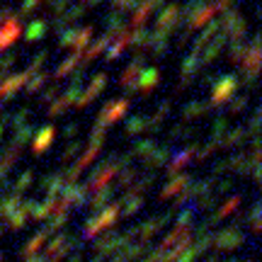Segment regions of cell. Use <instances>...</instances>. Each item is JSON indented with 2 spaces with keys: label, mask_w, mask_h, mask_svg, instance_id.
I'll list each match as a JSON object with an SVG mask.
<instances>
[{
  "label": "cell",
  "mask_w": 262,
  "mask_h": 262,
  "mask_svg": "<svg viewBox=\"0 0 262 262\" xmlns=\"http://www.w3.org/2000/svg\"><path fill=\"white\" fill-rule=\"evenodd\" d=\"M17 37H19V25L12 19V22H8L5 27L0 29V49L8 47V44H12Z\"/></svg>",
  "instance_id": "6da1fadb"
},
{
  "label": "cell",
  "mask_w": 262,
  "mask_h": 262,
  "mask_svg": "<svg viewBox=\"0 0 262 262\" xmlns=\"http://www.w3.org/2000/svg\"><path fill=\"white\" fill-rule=\"evenodd\" d=\"M134 3H136V0H114V5H117V8H131Z\"/></svg>",
  "instance_id": "7a4b0ae2"
}]
</instances>
